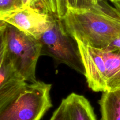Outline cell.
<instances>
[{"label":"cell","mask_w":120,"mask_h":120,"mask_svg":"<svg viewBox=\"0 0 120 120\" xmlns=\"http://www.w3.org/2000/svg\"><path fill=\"white\" fill-rule=\"evenodd\" d=\"M77 41L85 68L84 76L88 86L95 92L107 91L104 58L101 49L90 47Z\"/></svg>","instance_id":"7"},{"label":"cell","mask_w":120,"mask_h":120,"mask_svg":"<svg viewBox=\"0 0 120 120\" xmlns=\"http://www.w3.org/2000/svg\"><path fill=\"white\" fill-rule=\"evenodd\" d=\"M51 87L39 81L28 84L12 102L0 109V120H41L52 107Z\"/></svg>","instance_id":"4"},{"label":"cell","mask_w":120,"mask_h":120,"mask_svg":"<svg viewBox=\"0 0 120 120\" xmlns=\"http://www.w3.org/2000/svg\"><path fill=\"white\" fill-rule=\"evenodd\" d=\"M49 1H50V2H51L52 5V7L54 8V5H53V0H49Z\"/></svg>","instance_id":"15"},{"label":"cell","mask_w":120,"mask_h":120,"mask_svg":"<svg viewBox=\"0 0 120 120\" xmlns=\"http://www.w3.org/2000/svg\"><path fill=\"white\" fill-rule=\"evenodd\" d=\"M42 44L41 56L52 57L83 75L85 68L77 40L64 28L60 18H54L48 29L38 39Z\"/></svg>","instance_id":"3"},{"label":"cell","mask_w":120,"mask_h":120,"mask_svg":"<svg viewBox=\"0 0 120 120\" xmlns=\"http://www.w3.org/2000/svg\"><path fill=\"white\" fill-rule=\"evenodd\" d=\"M22 8L21 0H0V15Z\"/></svg>","instance_id":"11"},{"label":"cell","mask_w":120,"mask_h":120,"mask_svg":"<svg viewBox=\"0 0 120 120\" xmlns=\"http://www.w3.org/2000/svg\"><path fill=\"white\" fill-rule=\"evenodd\" d=\"M108 47L112 48L120 49V37L115 39Z\"/></svg>","instance_id":"13"},{"label":"cell","mask_w":120,"mask_h":120,"mask_svg":"<svg viewBox=\"0 0 120 120\" xmlns=\"http://www.w3.org/2000/svg\"><path fill=\"white\" fill-rule=\"evenodd\" d=\"M0 52L7 55L26 82L37 81L35 71L42 49L39 40L2 21H0Z\"/></svg>","instance_id":"2"},{"label":"cell","mask_w":120,"mask_h":120,"mask_svg":"<svg viewBox=\"0 0 120 120\" xmlns=\"http://www.w3.org/2000/svg\"><path fill=\"white\" fill-rule=\"evenodd\" d=\"M98 102L101 120H120V89L103 92Z\"/></svg>","instance_id":"10"},{"label":"cell","mask_w":120,"mask_h":120,"mask_svg":"<svg viewBox=\"0 0 120 120\" xmlns=\"http://www.w3.org/2000/svg\"><path fill=\"white\" fill-rule=\"evenodd\" d=\"M26 82L7 55L0 52V109L12 102L26 88Z\"/></svg>","instance_id":"6"},{"label":"cell","mask_w":120,"mask_h":120,"mask_svg":"<svg viewBox=\"0 0 120 120\" xmlns=\"http://www.w3.org/2000/svg\"><path fill=\"white\" fill-rule=\"evenodd\" d=\"M104 58L107 91L120 89V49L101 48Z\"/></svg>","instance_id":"8"},{"label":"cell","mask_w":120,"mask_h":120,"mask_svg":"<svg viewBox=\"0 0 120 120\" xmlns=\"http://www.w3.org/2000/svg\"><path fill=\"white\" fill-rule=\"evenodd\" d=\"M56 15L40 9L25 7L0 15V21L12 25L21 31L39 39L49 28Z\"/></svg>","instance_id":"5"},{"label":"cell","mask_w":120,"mask_h":120,"mask_svg":"<svg viewBox=\"0 0 120 120\" xmlns=\"http://www.w3.org/2000/svg\"><path fill=\"white\" fill-rule=\"evenodd\" d=\"M63 100L70 120H97L90 102L83 95L71 93Z\"/></svg>","instance_id":"9"},{"label":"cell","mask_w":120,"mask_h":120,"mask_svg":"<svg viewBox=\"0 0 120 120\" xmlns=\"http://www.w3.org/2000/svg\"><path fill=\"white\" fill-rule=\"evenodd\" d=\"M107 1L87 7H67L60 18L67 32L90 47H107L120 37V13Z\"/></svg>","instance_id":"1"},{"label":"cell","mask_w":120,"mask_h":120,"mask_svg":"<svg viewBox=\"0 0 120 120\" xmlns=\"http://www.w3.org/2000/svg\"><path fill=\"white\" fill-rule=\"evenodd\" d=\"M50 120H70L65 103L63 100L60 105L55 111Z\"/></svg>","instance_id":"12"},{"label":"cell","mask_w":120,"mask_h":120,"mask_svg":"<svg viewBox=\"0 0 120 120\" xmlns=\"http://www.w3.org/2000/svg\"><path fill=\"white\" fill-rule=\"evenodd\" d=\"M108 1H111V2H112V0H108ZM54 1H55V0H54Z\"/></svg>","instance_id":"16"},{"label":"cell","mask_w":120,"mask_h":120,"mask_svg":"<svg viewBox=\"0 0 120 120\" xmlns=\"http://www.w3.org/2000/svg\"><path fill=\"white\" fill-rule=\"evenodd\" d=\"M111 2L113 4L115 8H116V9L118 11V12L120 13V0H112Z\"/></svg>","instance_id":"14"}]
</instances>
